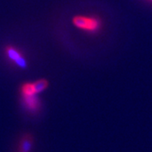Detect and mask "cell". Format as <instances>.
Listing matches in <instances>:
<instances>
[{
	"instance_id": "obj_1",
	"label": "cell",
	"mask_w": 152,
	"mask_h": 152,
	"mask_svg": "<svg viewBox=\"0 0 152 152\" xmlns=\"http://www.w3.org/2000/svg\"><path fill=\"white\" fill-rule=\"evenodd\" d=\"M72 23L78 30L87 33H96L102 28V21L96 16L77 15L73 17Z\"/></svg>"
},
{
	"instance_id": "obj_2",
	"label": "cell",
	"mask_w": 152,
	"mask_h": 152,
	"mask_svg": "<svg viewBox=\"0 0 152 152\" xmlns=\"http://www.w3.org/2000/svg\"><path fill=\"white\" fill-rule=\"evenodd\" d=\"M4 54L6 60L11 65L20 69H26L28 67V62L24 53L19 48L14 45H7L4 48Z\"/></svg>"
},
{
	"instance_id": "obj_3",
	"label": "cell",
	"mask_w": 152,
	"mask_h": 152,
	"mask_svg": "<svg viewBox=\"0 0 152 152\" xmlns=\"http://www.w3.org/2000/svg\"><path fill=\"white\" fill-rule=\"evenodd\" d=\"M20 96L24 108L30 113H37L42 107L37 94H20Z\"/></svg>"
},
{
	"instance_id": "obj_4",
	"label": "cell",
	"mask_w": 152,
	"mask_h": 152,
	"mask_svg": "<svg viewBox=\"0 0 152 152\" xmlns=\"http://www.w3.org/2000/svg\"><path fill=\"white\" fill-rule=\"evenodd\" d=\"M34 145V139L31 134H25L20 138L18 145V152H31Z\"/></svg>"
},
{
	"instance_id": "obj_5",
	"label": "cell",
	"mask_w": 152,
	"mask_h": 152,
	"mask_svg": "<svg viewBox=\"0 0 152 152\" xmlns=\"http://www.w3.org/2000/svg\"><path fill=\"white\" fill-rule=\"evenodd\" d=\"M33 86H34L36 92L39 95V94L43 92L44 91H46L48 89V81L47 80H45V79H41V80H38L33 82Z\"/></svg>"
},
{
	"instance_id": "obj_6",
	"label": "cell",
	"mask_w": 152,
	"mask_h": 152,
	"mask_svg": "<svg viewBox=\"0 0 152 152\" xmlns=\"http://www.w3.org/2000/svg\"><path fill=\"white\" fill-rule=\"evenodd\" d=\"M151 1H152V0H151Z\"/></svg>"
}]
</instances>
